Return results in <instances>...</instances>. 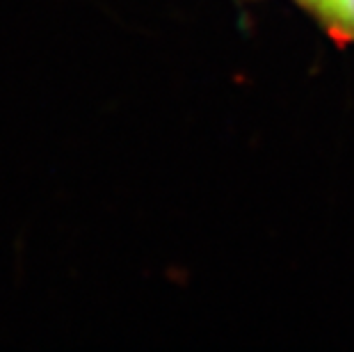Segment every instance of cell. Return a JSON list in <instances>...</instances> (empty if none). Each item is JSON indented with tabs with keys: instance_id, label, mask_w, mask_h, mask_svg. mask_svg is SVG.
<instances>
[{
	"instance_id": "6da1fadb",
	"label": "cell",
	"mask_w": 354,
	"mask_h": 352,
	"mask_svg": "<svg viewBox=\"0 0 354 352\" xmlns=\"http://www.w3.org/2000/svg\"><path fill=\"white\" fill-rule=\"evenodd\" d=\"M322 10L331 21H336L345 30L354 33V0H327L322 5Z\"/></svg>"
},
{
	"instance_id": "7a4b0ae2",
	"label": "cell",
	"mask_w": 354,
	"mask_h": 352,
	"mask_svg": "<svg viewBox=\"0 0 354 352\" xmlns=\"http://www.w3.org/2000/svg\"><path fill=\"white\" fill-rule=\"evenodd\" d=\"M304 3H311V5H318V7H322L327 3V0H304Z\"/></svg>"
}]
</instances>
